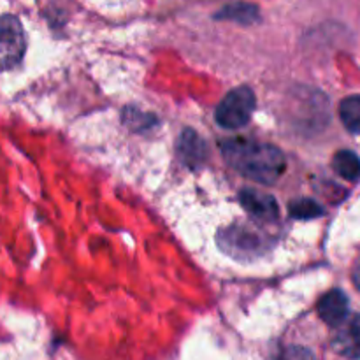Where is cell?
I'll return each instance as SVG.
<instances>
[{"label": "cell", "mask_w": 360, "mask_h": 360, "mask_svg": "<svg viewBox=\"0 0 360 360\" xmlns=\"http://www.w3.org/2000/svg\"><path fill=\"white\" fill-rule=\"evenodd\" d=\"M239 202L250 217L259 221L273 224L280 217V206H278L276 199L273 195H267V193L257 192L252 188H243L239 192Z\"/></svg>", "instance_id": "cell-4"}, {"label": "cell", "mask_w": 360, "mask_h": 360, "mask_svg": "<svg viewBox=\"0 0 360 360\" xmlns=\"http://www.w3.org/2000/svg\"><path fill=\"white\" fill-rule=\"evenodd\" d=\"M221 245L234 257H252L253 253H259L264 248L259 234L246 227H232L225 231L221 236Z\"/></svg>", "instance_id": "cell-6"}, {"label": "cell", "mask_w": 360, "mask_h": 360, "mask_svg": "<svg viewBox=\"0 0 360 360\" xmlns=\"http://www.w3.org/2000/svg\"><path fill=\"white\" fill-rule=\"evenodd\" d=\"M255 94L248 86H238L229 91L218 104L214 118L224 129L236 130L245 127L255 111Z\"/></svg>", "instance_id": "cell-2"}, {"label": "cell", "mask_w": 360, "mask_h": 360, "mask_svg": "<svg viewBox=\"0 0 360 360\" xmlns=\"http://www.w3.org/2000/svg\"><path fill=\"white\" fill-rule=\"evenodd\" d=\"M352 280H354V285L357 287V290L360 292V260L357 262V266H355L354 274H352Z\"/></svg>", "instance_id": "cell-14"}, {"label": "cell", "mask_w": 360, "mask_h": 360, "mask_svg": "<svg viewBox=\"0 0 360 360\" xmlns=\"http://www.w3.org/2000/svg\"><path fill=\"white\" fill-rule=\"evenodd\" d=\"M340 118L350 132L360 134V95H352L341 101Z\"/></svg>", "instance_id": "cell-11"}, {"label": "cell", "mask_w": 360, "mask_h": 360, "mask_svg": "<svg viewBox=\"0 0 360 360\" xmlns=\"http://www.w3.org/2000/svg\"><path fill=\"white\" fill-rule=\"evenodd\" d=\"M333 167L341 178L348 179V181L360 179V158L354 151H338L333 158Z\"/></svg>", "instance_id": "cell-10"}, {"label": "cell", "mask_w": 360, "mask_h": 360, "mask_svg": "<svg viewBox=\"0 0 360 360\" xmlns=\"http://www.w3.org/2000/svg\"><path fill=\"white\" fill-rule=\"evenodd\" d=\"M178 155L185 165L199 167L206 160V143L195 130H183L178 139Z\"/></svg>", "instance_id": "cell-8"}, {"label": "cell", "mask_w": 360, "mask_h": 360, "mask_svg": "<svg viewBox=\"0 0 360 360\" xmlns=\"http://www.w3.org/2000/svg\"><path fill=\"white\" fill-rule=\"evenodd\" d=\"M214 18L224 21H236V23L241 25H253L260 21V11L255 4L234 2L221 7Z\"/></svg>", "instance_id": "cell-9"}, {"label": "cell", "mask_w": 360, "mask_h": 360, "mask_svg": "<svg viewBox=\"0 0 360 360\" xmlns=\"http://www.w3.org/2000/svg\"><path fill=\"white\" fill-rule=\"evenodd\" d=\"M25 53V34L16 16L0 18V60L4 65H16Z\"/></svg>", "instance_id": "cell-3"}, {"label": "cell", "mask_w": 360, "mask_h": 360, "mask_svg": "<svg viewBox=\"0 0 360 360\" xmlns=\"http://www.w3.org/2000/svg\"><path fill=\"white\" fill-rule=\"evenodd\" d=\"M319 315L327 326L338 327L348 316V297L343 290H330L320 299Z\"/></svg>", "instance_id": "cell-7"}, {"label": "cell", "mask_w": 360, "mask_h": 360, "mask_svg": "<svg viewBox=\"0 0 360 360\" xmlns=\"http://www.w3.org/2000/svg\"><path fill=\"white\" fill-rule=\"evenodd\" d=\"M288 213L294 218H299V220H311V218L322 217L323 207L313 199H297L290 202Z\"/></svg>", "instance_id": "cell-12"}, {"label": "cell", "mask_w": 360, "mask_h": 360, "mask_svg": "<svg viewBox=\"0 0 360 360\" xmlns=\"http://www.w3.org/2000/svg\"><path fill=\"white\" fill-rule=\"evenodd\" d=\"M280 360H316L315 355L302 347H288L287 350L281 354Z\"/></svg>", "instance_id": "cell-13"}, {"label": "cell", "mask_w": 360, "mask_h": 360, "mask_svg": "<svg viewBox=\"0 0 360 360\" xmlns=\"http://www.w3.org/2000/svg\"><path fill=\"white\" fill-rule=\"evenodd\" d=\"M333 348L350 360L360 359V315L347 316V320L336 327Z\"/></svg>", "instance_id": "cell-5"}, {"label": "cell", "mask_w": 360, "mask_h": 360, "mask_svg": "<svg viewBox=\"0 0 360 360\" xmlns=\"http://www.w3.org/2000/svg\"><path fill=\"white\" fill-rule=\"evenodd\" d=\"M221 153L234 171L264 185H274L287 169L285 155L273 144L234 139L221 144Z\"/></svg>", "instance_id": "cell-1"}]
</instances>
